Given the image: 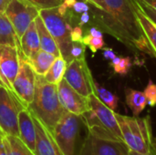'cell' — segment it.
I'll use <instances>...</instances> for the list:
<instances>
[{
  "label": "cell",
  "instance_id": "1",
  "mask_svg": "<svg viewBox=\"0 0 156 155\" xmlns=\"http://www.w3.org/2000/svg\"><path fill=\"white\" fill-rule=\"evenodd\" d=\"M92 8L95 26L127 47L133 53L154 58L139 25L132 0H87Z\"/></svg>",
  "mask_w": 156,
  "mask_h": 155
},
{
  "label": "cell",
  "instance_id": "2",
  "mask_svg": "<svg viewBox=\"0 0 156 155\" xmlns=\"http://www.w3.org/2000/svg\"><path fill=\"white\" fill-rule=\"evenodd\" d=\"M27 109L51 132L66 111L59 101L57 85L37 74L34 99Z\"/></svg>",
  "mask_w": 156,
  "mask_h": 155
},
{
  "label": "cell",
  "instance_id": "3",
  "mask_svg": "<svg viewBox=\"0 0 156 155\" xmlns=\"http://www.w3.org/2000/svg\"><path fill=\"white\" fill-rule=\"evenodd\" d=\"M88 100L90 109L80 115L88 132L100 138L123 142L115 115L116 111L102 103L94 93L88 97Z\"/></svg>",
  "mask_w": 156,
  "mask_h": 155
},
{
  "label": "cell",
  "instance_id": "4",
  "mask_svg": "<svg viewBox=\"0 0 156 155\" xmlns=\"http://www.w3.org/2000/svg\"><path fill=\"white\" fill-rule=\"evenodd\" d=\"M122 141L130 151L149 153L154 148V138L149 116L144 118L129 117L115 113Z\"/></svg>",
  "mask_w": 156,
  "mask_h": 155
},
{
  "label": "cell",
  "instance_id": "5",
  "mask_svg": "<svg viewBox=\"0 0 156 155\" xmlns=\"http://www.w3.org/2000/svg\"><path fill=\"white\" fill-rule=\"evenodd\" d=\"M39 16L44 21L48 30L55 39L61 56L69 63L71 61L69 56V48L72 43L70 38V31L72 29V16L69 10L66 16H61L57 7L51 9L39 10Z\"/></svg>",
  "mask_w": 156,
  "mask_h": 155
},
{
  "label": "cell",
  "instance_id": "6",
  "mask_svg": "<svg viewBox=\"0 0 156 155\" xmlns=\"http://www.w3.org/2000/svg\"><path fill=\"white\" fill-rule=\"evenodd\" d=\"M80 122V116L65 111L53 128V137L63 155H76Z\"/></svg>",
  "mask_w": 156,
  "mask_h": 155
},
{
  "label": "cell",
  "instance_id": "7",
  "mask_svg": "<svg viewBox=\"0 0 156 155\" xmlns=\"http://www.w3.org/2000/svg\"><path fill=\"white\" fill-rule=\"evenodd\" d=\"M24 108L16 94L0 80V131L3 134L18 137V114Z\"/></svg>",
  "mask_w": 156,
  "mask_h": 155
},
{
  "label": "cell",
  "instance_id": "8",
  "mask_svg": "<svg viewBox=\"0 0 156 155\" xmlns=\"http://www.w3.org/2000/svg\"><path fill=\"white\" fill-rule=\"evenodd\" d=\"M19 57V69L17 75L13 82V91L25 108H27L34 99L36 73L24 56L21 45H16Z\"/></svg>",
  "mask_w": 156,
  "mask_h": 155
},
{
  "label": "cell",
  "instance_id": "9",
  "mask_svg": "<svg viewBox=\"0 0 156 155\" xmlns=\"http://www.w3.org/2000/svg\"><path fill=\"white\" fill-rule=\"evenodd\" d=\"M63 79L71 88L86 98L93 93L94 79L85 59H72L69 62Z\"/></svg>",
  "mask_w": 156,
  "mask_h": 155
},
{
  "label": "cell",
  "instance_id": "10",
  "mask_svg": "<svg viewBox=\"0 0 156 155\" xmlns=\"http://www.w3.org/2000/svg\"><path fill=\"white\" fill-rule=\"evenodd\" d=\"M5 14L20 40L29 25L39 15V10L24 0H10Z\"/></svg>",
  "mask_w": 156,
  "mask_h": 155
},
{
  "label": "cell",
  "instance_id": "11",
  "mask_svg": "<svg viewBox=\"0 0 156 155\" xmlns=\"http://www.w3.org/2000/svg\"><path fill=\"white\" fill-rule=\"evenodd\" d=\"M129 151L123 142L100 138L88 132L76 155H127Z\"/></svg>",
  "mask_w": 156,
  "mask_h": 155
},
{
  "label": "cell",
  "instance_id": "12",
  "mask_svg": "<svg viewBox=\"0 0 156 155\" xmlns=\"http://www.w3.org/2000/svg\"><path fill=\"white\" fill-rule=\"evenodd\" d=\"M19 69V57L16 47L0 45V80L13 91V82ZM14 92V91H13Z\"/></svg>",
  "mask_w": 156,
  "mask_h": 155
},
{
  "label": "cell",
  "instance_id": "13",
  "mask_svg": "<svg viewBox=\"0 0 156 155\" xmlns=\"http://www.w3.org/2000/svg\"><path fill=\"white\" fill-rule=\"evenodd\" d=\"M57 88L59 101L66 111L80 116L90 109L88 98L77 92L64 79L57 85Z\"/></svg>",
  "mask_w": 156,
  "mask_h": 155
},
{
  "label": "cell",
  "instance_id": "14",
  "mask_svg": "<svg viewBox=\"0 0 156 155\" xmlns=\"http://www.w3.org/2000/svg\"><path fill=\"white\" fill-rule=\"evenodd\" d=\"M31 115L36 128L35 155H63L53 137L52 132L47 128L35 115L32 113Z\"/></svg>",
  "mask_w": 156,
  "mask_h": 155
},
{
  "label": "cell",
  "instance_id": "15",
  "mask_svg": "<svg viewBox=\"0 0 156 155\" xmlns=\"http://www.w3.org/2000/svg\"><path fill=\"white\" fill-rule=\"evenodd\" d=\"M18 137L34 153L36 147V128L32 115L27 108H24L18 114Z\"/></svg>",
  "mask_w": 156,
  "mask_h": 155
},
{
  "label": "cell",
  "instance_id": "16",
  "mask_svg": "<svg viewBox=\"0 0 156 155\" xmlns=\"http://www.w3.org/2000/svg\"><path fill=\"white\" fill-rule=\"evenodd\" d=\"M20 45H21L22 52L24 56L27 58V59L31 58L41 49L35 21H33L29 25V26L27 27L24 35L21 37Z\"/></svg>",
  "mask_w": 156,
  "mask_h": 155
},
{
  "label": "cell",
  "instance_id": "17",
  "mask_svg": "<svg viewBox=\"0 0 156 155\" xmlns=\"http://www.w3.org/2000/svg\"><path fill=\"white\" fill-rule=\"evenodd\" d=\"M35 25H36V28L38 34V37H39V42H40V48L48 53H50L52 55H54L56 58H58V56H60V51L59 48L55 41V39L53 38L52 35L49 33V31L48 30L44 21L42 20L41 16L38 15L36 18H35Z\"/></svg>",
  "mask_w": 156,
  "mask_h": 155
},
{
  "label": "cell",
  "instance_id": "18",
  "mask_svg": "<svg viewBox=\"0 0 156 155\" xmlns=\"http://www.w3.org/2000/svg\"><path fill=\"white\" fill-rule=\"evenodd\" d=\"M133 1V4L134 5L135 14L139 22V25L142 28V31L152 49L154 58H156V25L135 5V3Z\"/></svg>",
  "mask_w": 156,
  "mask_h": 155
},
{
  "label": "cell",
  "instance_id": "19",
  "mask_svg": "<svg viewBox=\"0 0 156 155\" xmlns=\"http://www.w3.org/2000/svg\"><path fill=\"white\" fill-rule=\"evenodd\" d=\"M55 59L56 57L54 55L40 49L35 56L27 59V62L37 75L44 76L48 72Z\"/></svg>",
  "mask_w": 156,
  "mask_h": 155
},
{
  "label": "cell",
  "instance_id": "20",
  "mask_svg": "<svg viewBox=\"0 0 156 155\" xmlns=\"http://www.w3.org/2000/svg\"><path fill=\"white\" fill-rule=\"evenodd\" d=\"M125 100L126 104L135 117H138L147 105V100L144 93L133 89L128 88L125 90Z\"/></svg>",
  "mask_w": 156,
  "mask_h": 155
},
{
  "label": "cell",
  "instance_id": "21",
  "mask_svg": "<svg viewBox=\"0 0 156 155\" xmlns=\"http://www.w3.org/2000/svg\"><path fill=\"white\" fill-rule=\"evenodd\" d=\"M19 42L11 22L5 13H0V45L16 47Z\"/></svg>",
  "mask_w": 156,
  "mask_h": 155
},
{
  "label": "cell",
  "instance_id": "22",
  "mask_svg": "<svg viewBox=\"0 0 156 155\" xmlns=\"http://www.w3.org/2000/svg\"><path fill=\"white\" fill-rule=\"evenodd\" d=\"M3 141L5 155H35L19 137L4 134Z\"/></svg>",
  "mask_w": 156,
  "mask_h": 155
},
{
  "label": "cell",
  "instance_id": "23",
  "mask_svg": "<svg viewBox=\"0 0 156 155\" xmlns=\"http://www.w3.org/2000/svg\"><path fill=\"white\" fill-rule=\"evenodd\" d=\"M68 66V62L66 59L60 55L54 60L53 64L48 70V72L44 75L45 79L51 84L58 85L64 78V74Z\"/></svg>",
  "mask_w": 156,
  "mask_h": 155
},
{
  "label": "cell",
  "instance_id": "24",
  "mask_svg": "<svg viewBox=\"0 0 156 155\" xmlns=\"http://www.w3.org/2000/svg\"><path fill=\"white\" fill-rule=\"evenodd\" d=\"M93 93L102 103H104L111 110L114 111L117 110L119 98L115 94L100 85L98 82H96V80H93Z\"/></svg>",
  "mask_w": 156,
  "mask_h": 155
},
{
  "label": "cell",
  "instance_id": "25",
  "mask_svg": "<svg viewBox=\"0 0 156 155\" xmlns=\"http://www.w3.org/2000/svg\"><path fill=\"white\" fill-rule=\"evenodd\" d=\"M82 43L86 47H89V48L91 50L93 54H95L99 49H102L105 45L103 37H95L88 33L85 36H83Z\"/></svg>",
  "mask_w": 156,
  "mask_h": 155
},
{
  "label": "cell",
  "instance_id": "26",
  "mask_svg": "<svg viewBox=\"0 0 156 155\" xmlns=\"http://www.w3.org/2000/svg\"><path fill=\"white\" fill-rule=\"evenodd\" d=\"M85 50L86 46L82 42H72L69 48V56L71 60L85 59Z\"/></svg>",
  "mask_w": 156,
  "mask_h": 155
},
{
  "label": "cell",
  "instance_id": "27",
  "mask_svg": "<svg viewBox=\"0 0 156 155\" xmlns=\"http://www.w3.org/2000/svg\"><path fill=\"white\" fill-rule=\"evenodd\" d=\"M30 5L37 7L38 10L41 9H51L58 7L62 4L63 0H24Z\"/></svg>",
  "mask_w": 156,
  "mask_h": 155
},
{
  "label": "cell",
  "instance_id": "28",
  "mask_svg": "<svg viewBox=\"0 0 156 155\" xmlns=\"http://www.w3.org/2000/svg\"><path fill=\"white\" fill-rule=\"evenodd\" d=\"M131 67H132L131 58L129 57H121L120 61L112 68L115 73L120 75H126L129 72Z\"/></svg>",
  "mask_w": 156,
  "mask_h": 155
},
{
  "label": "cell",
  "instance_id": "29",
  "mask_svg": "<svg viewBox=\"0 0 156 155\" xmlns=\"http://www.w3.org/2000/svg\"><path fill=\"white\" fill-rule=\"evenodd\" d=\"M144 93L146 97L147 104H149L151 107L156 106V84H154L151 79L149 80Z\"/></svg>",
  "mask_w": 156,
  "mask_h": 155
},
{
  "label": "cell",
  "instance_id": "30",
  "mask_svg": "<svg viewBox=\"0 0 156 155\" xmlns=\"http://www.w3.org/2000/svg\"><path fill=\"white\" fill-rule=\"evenodd\" d=\"M133 2L135 3V5L154 23L156 25V10L154 8H153L152 6H150L149 5L145 4L143 1L140 0H133Z\"/></svg>",
  "mask_w": 156,
  "mask_h": 155
},
{
  "label": "cell",
  "instance_id": "31",
  "mask_svg": "<svg viewBox=\"0 0 156 155\" xmlns=\"http://www.w3.org/2000/svg\"><path fill=\"white\" fill-rule=\"evenodd\" d=\"M70 10H73L76 14H82L84 12H89L90 10V7L86 1L82 0V1H76Z\"/></svg>",
  "mask_w": 156,
  "mask_h": 155
},
{
  "label": "cell",
  "instance_id": "32",
  "mask_svg": "<svg viewBox=\"0 0 156 155\" xmlns=\"http://www.w3.org/2000/svg\"><path fill=\"white\" fill-rule=\"evenodd\" d=\"M70 38L72 42H82V38H83L82 26L79 25L73 26L70 31Z\"/></svg>",
  "mask_w": 156,
  "mask_h": 155
},
{
  "label": "cell",
  "instance_id": "33",
  "mask_svg": "<svg viewBox=\"0 0 156 155\" xmlns=\"http://www.w3.org/2000/svg\"><path fill=\"white\" fill-rule=\"evenodd\" d=\"M102 55H103L104 58L107 60H112L116 57L113 49L111 48H102Z\"/></svg>",
  "mask_w": 156,
  "mask_h": 155
},
{
  "label": "cell",
  "instance_id": "34",
  "mask_svg": "<svg viewBox=\"0 0 156 155\" xmlns=\"http://www.w3.org/2000/svg\"><path fill=\"white\" fill-rule=\"evenodd\" d=\"M90 20V15L89 12H84L81 14L80 17V21H79V26H83L85 24L89 23Z\"/></svg>",
  "mask_w": 156,
  "mask_h": 155
},
{
  "label": "cell",
  "instance_id": "35",
  "mask_svg": "<svg viewBox=\"0 0 156 155\" xmlns=\"http://www.w3.org/2000/svg\"><path fill=\"white\" fill-rule=\"evenodd\" d=\"M88 34H90V36L92 37H103V32L99 29L97 26H92L89 29V32Z\"/></svg>",
  "mask_w": 156,
  "mask_h": 155
},
{
  "label": "cell",
  "instance_id": "36",
  "mask_svg": "<svg viewBox=\"0 0 156 155\" xmlns=\"http://www.w3.org/2000/svg\"><path fill=\"white\" fill-rule=\"evenodd\" d=\"M10 0H0V13H5L7 5L9 4Z\"/></svg>",
  "mask_w": 156,
  "mask_h": 155
},
{
  "label": "cell",
  "instance_id": "37",
  "mask_svg": "<svg viewBox=\"0 0 156 155\" xmlns=\"http://www.w3.org/2000/svg\"><path fill=\"white\" fill-rule=\"evenodd\" d=\"M3 133L0 131V155H5V146H4V141H3Z\"/></svg>",
  "mask_w": 156,
  "mask_h": 155
},
{
  "label": "cell",
  "instance_id": "38",
  "mask_svg": "<svg viewBox=\"0 0 156 155\" xmlns=\"http://www.w3.org/2000/svg\"><path fill=\"white\" fill-rule=\"evenodd\" d=\"M127 155H156V150L155 148H154V150L149 153H135V152H133V151H129Z\"/></svg>",
  "mask_w": 156,
  "mask_h": 155
},
{
  "label": "cell",
  "instance_id": "39",
  "mask_svg": "<svg viewBox=\"0 0 156 155\" xmlns=\"http://www.w3.org/2000/svg\"><path fill=\"white\" fill-rule=\"evenodd\" d=\"M77 0H63V4L69 8V9H71V7H72V5L75 4V2H76Z\"/></svg>",
  "mask_w": 156,
  "mask_h": 155
},
{
  "label": "cell",
  "instance_id": "40",
  "mask_svg": "<svg viewBox=\"0 0 156 155\" xmlns=\"http://www.w3.org/2000/svg\"><path fill=\"white\" fill-rule=\"evenodd\" d=\"M140 1L144 2L145 4L149 5L150 6H152L153 8H154L156 10V0H140Z\"/></svg>",
  "mask_w": 156,
  "mask_h": 155
},
{
  "label": "cell",
  "instance_id": "41",
  "mask_svg": "<svg viewBox=\"0 0 156 155\" xmlns=\"http://www.w3.org/2000/svg\"><path fill=\"white\" fill-rule=\"evenodd\" d=\"M154 148H155L156 150V137L154 138Z\"/></svg>",
  "mask_w": 156,
  "mask_h": 155
},
{
  "label": "cell",
  "instance_id": "42",
  "mask_svg": "<svg viewBox=\"0 0 156 155\" xmlns=\"http://www.w3.org/2000/svg\"><path fill=\"white\" fill-rule=\"evenodd\" d=\"M84 1H87V0H84Z\"/></svg>",
  "mask_w": 156,
  "mask_h": 155
}]
</instances>
